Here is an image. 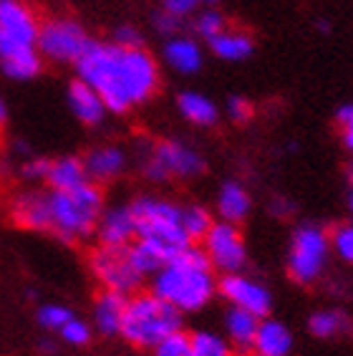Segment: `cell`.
<instances>
[{"instance_id":"obj_36","label":"cell","mask_w":353,"mask_h":356,"mask_svg":"<svg viewBox=\"0 0 353 356\" xmlns=\"http://www.w3.org/2000/svg\"><path fill=\"white\" fill-rule=\"evenodd\" d=\"M114 43L124 48H142V33L134 26H119L114 31Z\"/></svg>"},{"instance_id":"obj_17","label":"cell","mask_w":353,"mask_h":356,"mask_svg":"<svg viewBox=\"0 0 353 356\" xmlns=\"http://www.w3.org/2000/svg\"><path fill=\"white\" fill-rule=\"evenodd\" d=\"M126 301H129V296L116 293V291H101L94 303V323L91 326L99 334H106V336L119 334L124 311H126Z\"/></svg>"},{"instance_id":"obj_3","label":"cell","mask_w":353,"mask_h":356,"mask_svg":"<svg viewBox=\"0 0 353 356\" xmlns=\"http://www.w3.org/2000/svg\"><path fill=\"white\" fill-rule=\"evenodd\" d=\"M106 200L94 182H83L74 190L48 192V210H51V233L63 243H79L94 235L96 222L101 218Z\"/></svg>"},{"instance_id":"obj_12","label":"cell","mask_w":353,"mask_h":356,"mask_svg":"<svg viewBox=\"0 0 353 356\" xmlns=\"http://www.w3.org/2000/svg\"><path fill=\"white\" fill-rule=\"evenodd\" d=\"M217 288H220V293H222L235 309L250 311V314H255L258 318H265L272 306L268 288H263L260 283L250 281V278H245V275H240V273H227L222 281H220Z\"/></svg>"},{"instance_id":"obj_24","label":"cell","mask_w":353,"mask_h":356,"mask_svg":"<svg viewBox=\"0 0 353 356\" xmlns=\"http://www.w3.org/2000/svg\"><path fill=\"white\" fill-rule=\"evenodd\" d=\"M217 210L224 222H240L250 213V195L238 182H224L217 197Z\"/></svg>"},{"instance_id":"obj_22","label":"cell","mask_w":353,"mask_h":356,"mask_svg":"<svg viewBox=\"0 0 353 356\" xmlns=\"http://www.w3.org/2000/svg\"><path fill=\"white\" fill-rule=\"evenodd\" d=\"M43 66V58L38 56L35 48H28V51H15V54L0 56V71L13 79V81H28L38 76Z\"/></svg>"},{"instance_id":"obj_11","label":"cell","mask_w":353,"mask_h":356,"mask_svg":"<svg viewBox=\"0 0 353 356\" xmlns=\"http://www.w3.org/2000/svg\"><path fill=\"white\" fill-rule=\"evenodd\" d=\"M328 253V240L318 227H300L290 248V275L295 281L308 283L320 273Z\"/></svg>"},{"instance_id":"obj_23","label":"cell","mask_w":353,"mask_h":356,"mask_svg":"<svg viewBox=\"0 0 353 356\" xmlns=\"http://www.w3.org/2000/svg\"><path fill=\"white\" fill-rule=\"evenodd\" d=\"M176 106H179V111H182V117L187 122L197 124V127H210V124L217 122V106L204 94H197V91H184V94H179Z\"/></svg>"},{"instance_id":"obj_5","label":"cell","mask_w":353,"mask_h":356,"mask_svg":"<svg viewBox=\"0 0 353 356\" xmlns=\"http://www.w3.org/2000/svg\"><path fill=\"white\" fill-rule=\"evenodd\" d=\"M174 331H182V311H176L172 303L162 301L151 291L129 296L119 329L126 341L139 349H154L156 343Z\"/></svg>"},{"instance_id":"obj_6","label":"cell","mask_w":353,"mask_h":356,"mask_svg":"<svg viewBox=\"0 0 353 356\" xmlns=\"http://www.w3.org/2000/svg\"><path fill=\"white\" fill-rule=\"evenodd\" d=\"M91 43L88 33L83 31L81 23L71 21V18H51L41 23L38 28V38H35V51L41 58L58 66H74L79 56L86 51Z\"/></svg>"},{"instance_id":"obj_43","label":"cell","mask_w":353,"mask_h":356,"mask_svg":"<svg viewBox=\"0 0 353 356\" xmlns=\"http://www.w3.org/2000/svg\"><path fill=\"white\" fill-rule=\"evenodd\" d=\"M351 175H353V165H351Z\"/></svg>"},{"instance_id":"obj_4","label":"cell","mask_w":353,"mask_h":356,"mask_svg":"<svg viewBox=\"0 0 353 356\" xmlns=\"http://www.w3.org/2000/svg\"><path fill=\"white\" fill-rule=\"evenodd\" d=\"M136 220V240L151 245L162 255L164 263L182 253L184 248L195 245L182 227V207L162 197H136L129 205Z\"/></svg>"},{"instance_id":"obj_37","label":"cell","mask_w":353,"mask_h":356,"mask_svg":"<svg viewBox=\"0 0 353 356\" xmlns=\"http://www.w3.org/2000/svg\"><path fill=\"white\" fill-rule=\"evenodd\" d=\"M202 3H215V0H164V10L176 15V18H184V15H190Z\"/></svg>"},{"instance_id":"obj_2","label":"cell","mask_w":353,"mask_h":356,"mask_svg":"<svg viewBox=\"0 0 353 356\" xmlns=\"http://www.w3.org/2000/svg\"><path fill=\"white\" fill-rule=\"evenodd\" d=\"M217 291L212 266L202 248L190 245L154 273L151 293L172 303L176 311H199Z\"/></svg>"},{"instance_id":"obj_26","label":"cell","mask_w":353,"mask_h":356,"mask_svg":"<svg viewBox=\"0 0 353 356\" xmlns=\"http://www.w3.org/2000/svg\"><path fill=\"white\" fill-rule=\"evenodd\" d=\"M129 258H131V263H134L136 273L142 275V278H147V275H154L156 270L164 266L162 255L156 253L151 245L142 243V240H134V243L129 245Z\"/></svg>"},{"instance_id":"obj_40","label":"cell","mask_w":353,"mask_h":356,"mask_svg":"<svg viewBox=\"0 0 353 356\" xmlns=\"http://www.w3.org/2000/svg\"><path fill=\"white\" fill-rule=\"evenodd\" d=\"M227 111H230V117L235 119V122H247V119L252 117V106L243 96H232L230 102H227Z\"/></svg>"},{"instance_id":"obj_41","label":"cell","mask_w":353,"mask_h":356,"mask_svg":"<svg viewBox=\"0 0 353 356\" xmlns=\"http://www.w3.org/2000/svg\"><path fill=\"white\" fill-rule=\"evenodd\" d=\"M8 122V104L6 99H3V94H0V124Z\"/></svg>"},{"instance_id":"obj_20","label":"cell","mask_w":353,"mask_h":356,"mask_svg":"<svg viewBox=\"0 0 353 356\" xmlns=\"http://www.w3.org/2000/svg\"><path fill=\"white\" fill-rule=\"evenodd\" d=\"M164 58L179 74H195L202 66V48L197 46V41H192V38L174 35L164 46Z\"/></svg>"},{"instance_id":"obj_7","label":"cell","mask_w":353,"mask_h":356,"mask_svg":"<svg viewBox=\"0 0 353 356\" xmlns=\"http://www.w3.org/2000/svg\"><path fill=\"white\" fill-rule=\"evenodd\" d=\"M88 268L104 291H116L124 296H131L144 281L131 263L129 248L96 245L94 253L88 255Z\"/></svg>"},{"instance_id":"obj_8","label":"cell","mask_w":353,"mask_h":356,"mask_svg":"<svg viewBox=\"0 0 353 356\" xmlns=\"http://www.w3.org/2000/svg\"><path fill=\"white\" fill-rule=\"evenodd\" d=\"M41 21L23 0H0V56L35 48Z\"/></svg>"},{"instance_id":"obj_10","label":"cell","mask_w":353,"mask_h":356,"mask_svg":"<svg viewBox=\"0 0 353 356\" xmlns=\"http://www.w3.org/2000/svg\"><path fill=\"white\" fill-rule=\"evenodd\" d=\"M202 243L212 268H220L224 273H238L245 266V240L235 222H212Z\"/></svg>"},{"instance_id":"obj_19","label":"cell","mask_w":353,"mask_h":356,"mask_svg":"<svg viewBox=\"0 0 353 356\" xmlns=\"http://www.w3.org/2000/svg\"><path fill=\"white\" fill-rule=\"evenodd\" d=\"M293 346L290 331L280 321H260L255 341H252V354L255 356H288Z\"/></svg>"},{"instance_id":"obj_13","label":"cell","mask_w":353,"mask_h":356,"mask_svg":"<svg viewBox=\"0 0 353 356\" xmlns=\"http://www.w3.org/2000/svg\"><path fill=\"white\" fill-rule=\"evenodd\" d=\"M99 245L106 248H129L136 240V220L129 205L104 207L101 218L94 230Z\"/></svg>"},{"instance_id":"obj_29","label":"cell","mask_w":353,"mask_h":356,"mask_svg":"<svg viewBox=\"0 0 353 356\" xmlns=\"http://www.w3.org/2000/svg\"><path fill=\"white\" fill-rule=\"evenodd\" d=\"M91 334H94V326L83 318H68L66 323L61 326L58 336H61V341H66L68 346H86L91 341Z\"/></svg>"},{"instance_id":"obj_14","label":"cell","mask_w":353,"mask_h":356,"mask_svg":"<svg viewBox=\"0 0 353 356\" xmlns=\"http://www.w3.org/2000/svg\"><path fill=\"white\" fill-rule=\"evenodd\" d=\"M83 162V170H86V177L88 182H94V185H104V182H111L126 170V152L122 147H116V144H101V147H94V149H88L86 154L81 157Z\"/></svg>"},{"instance_id":"obj_21","label":"cell","mask_w":353,"mask_h":356,"mask_svg":"<svg viewBox=\"0 0 353 356\" xmlns=\"http://www.w3.org/2000/svg\"><path fill=\"white\" fill-rule=\"evenodd\" d=\"M224 323H227L230 341L235 343L240 351H252V341H255V334H258V326H260L258 316L232 306L227 318H224Z\"/></svg>"},{"instance_id":"obj_9","label":"cell","mask_w":353,"mask_h":356,"mask_svg":"<svg viewBox=\"0 0 353 356\" xmlns=\"http://www.w3.org/2000/svg\"><path fill=\"white\" fill-rule=\"evenodd\" d=\"M204 170V159L179 142H159L144 162V175L154 182L172 177H197Z\"/></svg>"},{"instance_id":"obj_42","label":"cell","mask_w":353,"mask_h":356,"mask_svg":"<svg viewBox=\"0 0 353 356\" xmlns=\"http://www.w3.org/2000/svg\"><path fill=\"white\" fill-rule=\"evenodd\" d=\"M351 210H353V192H351Z\"/></svg>"},{"instance_id":"obj_35","label":"cell","mask_w":353,"mask_h":356,"mask_svg":"<svg viewBox=\"0 0 353 356\" xmlns=\"http://www.w3.org/2000/svg\"><path fill=\"white\" fill-rule=\"evenodd\" d=\"M333 248L338 250L340 258L353 263V225H340L333 233Z\"/></svg>"},{"instance_id":"obj_15","label":"cell","mask_w":353,"mask_h":356,"mask_svg":"<svg viewBox=\"0 0 353 356\" xmlns=\"http://www.w3.org/2000/svg\"><path fill=\"white\" fill-rule=\"evenodd\" d=\"M15 225L33 230V233H46L51 230V210H48V192L28 190L21 192L10 205Z\"/></svg>"},{"instance_id":"obj_39","label":"cell","mask_w":353,"mask_h":356,"mask_svg":"<svg viewBox=\"0 0 353 356\" xmlns=\"http://www.w3.org/2000/svg\"><path fill=\"white\" fill-rule=\"evenodd\" d=\"M154 23H156V31H159L162 35H167V38H174L176 31L182 28V18H176V15L167 13V10L156 15V21H154Z\"/></svg>"},{"instance_id":"obj_1","label":"cell","mask_w":353,"mask_h":356,"mask_svg":"<svg viewBox=\"0 0 353 356\" xmlns=\"http://www.w3.org/2000/svg\"><path fill=\"white\" fill-rule=\"evenodd\" d=\"M76 79L101 96L106 111L126 114L151 99L159 86V69L144 48L91 41L74 63Z\"/></svg>"},{"instance_id":"obj_34","label":"cell","mask_w":353,"mask_h":356,"mask_svg":"<svg viewBox=\"0 0 353 356\" xmlns=\"http://www.w3.org/2000/svg\"><path fill=\"white\" fill-rule=\"evenodd\" d=\"M48 162H51V159H46V157L23 159V165H21L23 179H28V182H43V179H46V172H48Z\"/></svg>"},{"instance_id":"obj_16","label":"cell","mask_w":353,"mask_h":356,"mask_svg":"<svg viewBox=\"0 0 353 356\" xmlns=\"http://www.w3.org/2000/svg\"><path fill=\"white\" fill-rule=\"evenodd\" d=\"M66 102L71 114L81 124H86V127H99L104 122V117H106V106H104L101 96L96 94L88 83L79 81V79L68 83Z\"/></svg>"},{"instance_id":"obj_27","label":"cell","mask_w":353,"mask_h":356,"mask_svg":"<svg viewBox=\"0 0 353 356\" xmlns=\"http://www.w3.org/2000/svg\"><path fill=\"white\" fill-rule=\"evenodd\" d=\"M212 215L204 210V207L199 205H187L182 207V227L184 233H187V238L195 243V240H202L204 235H207V230L212 227Z\"/></svg>"},{"instance_id":"obj_31","label":"cell","mask_w":353,"mask_h":356,"mask_svg":"<svg viewBox=\"0 0 353 356\" xmlns=\"http://www.w3.org/2000/svg\"><path fill=\"white\" fill-rule=\"evenodd\" d=\"M154 356H192L190 336L184 331H174L154 346Z\"/></svg>"},{"instance_id":"obj_38","label":"cell","mask_w":353,"mask_h":356,"mask_svg":"<svg viewBox=\"0 0 353 356\" xmlns=\"http://www.w3.org/2000/svg\"><path fill=\"white\" fill-rule=\"evenodd\" d=\"M336 119H338L340 129H343V142H346L348 149H353V104H346L336 111Z\"/></svg>"},{"instance_id":"obj_25","label":"cell","mask_w":353,"mask_h":356,"mask_svg":"<svg viewBox=\"0 0 353 356\" xmlns=\"http://www.w3.org/2000/svg\"><path fill=\"white\" fill-rule=\"evenodd\" d=\"M210 48L215 51V56H220L224 61H243L252 54V41L245 33L224 28L222 33H217L210 41Z\"/></svg>"},{"instance_id":"obj_33","label":"cell","mask_w":353,"mask_h":356,"mask_svg":"<svg viewBox=\"0 0 353 356\" xmlns=\"http://www.w3.org/2000/svg\"><path fill=\"white\" fill-rule=\"evenodd\" d=\"M195 31H197L202 38L212 41L215 35L224 31V18L217 13V10H204V13H199L197 21H195Z\"/></svg>"},{"instance_id":"obj_28","label":"cell","mask_w":353,"mask_h":356,"mask_svg":"<svg viewBox=\"0 0 353 356\" xmlns=\"http://www.w3.org/2000/svg\"><path fill=\"white\" fill-rule=\"evenodd\" d=\"M192 343V356H230V346L222 341L217 334L210 331H199V334L190 336Z\"/></svg>"},{"instance_id":"obj_30","label":"cell","mask_w":353,"mask_h":356,"mask_svg":"<svg viewBox=\"0 0 353 356\" xmlns=\"http://www.w3.org/2000/svg\"><path fill=\"white\" fill-rule=\"evenodd\" d=\"M68 318H74V314H71V309L61 306V303H43L41 309H38V323L46 331H56L58 334Z\"/></svg>"},{"instance_id":"obj_18","label":"cell","mask_w":353,"mask_h":356,"mask_svg":"<svg viewBox=\"0 0 353 356\" xmlns=\"http://www.w3.org/2000/svg\"><path fill=\"white\" fill-rule=\"evenodd\" d=\"M51 190H74V187L88 182L86 170H83L81 157L76 154H66V157H56L48 162V172L46 179Z\"/></svg>"},{"instance_id":"obj_32","label":"cell","mask_w":353,"mask_h":356,"mask_svg":"<svg viewBox=\"0 0 353 356\" xmlns=\"http://www.w3.org/2000/svg\"><path fill=\"white\" fill-rule=\"evenodd\" d=\"M340 329H343V316L336 314V311H320L311 318V334L320 336V339L336 336Z\"/></svg>"}]
</instances>
